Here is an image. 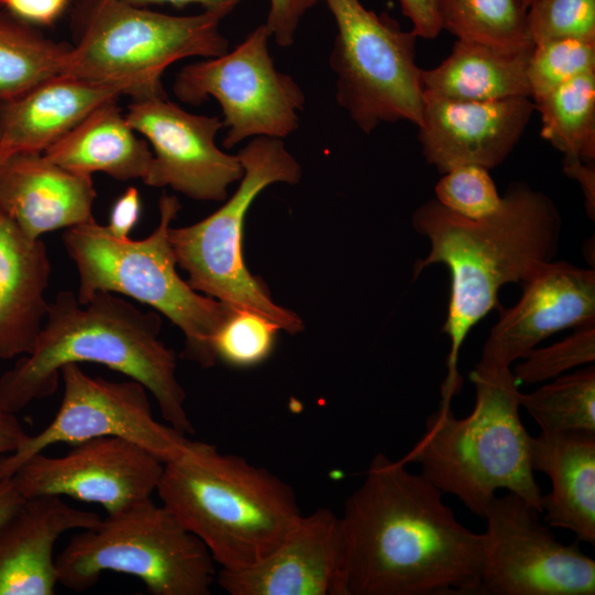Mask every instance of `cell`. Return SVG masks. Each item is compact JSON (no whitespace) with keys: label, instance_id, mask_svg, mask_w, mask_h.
I'll return each instance as SVG.
<instances>
[{"label":"cell","instance_id":"6da1fadb","mask_svg":"<svg viewBox=\"0 0 595 595\" xmlns=\"http://www.w3.org/2000/svg\"><path fill=\"white\" fill-rule=\"evenodd\" d=\"M423 475L383 453L339 517L331 595L477 594L483 536L465 527Z\"/></svg>","mask_w":595,"mask_h":595},{"label":"cell","instance_id":"7a4b0ae2","mask_svg":"<svg viewBox=\"0 0 595 595\" xmlns=\"http://www.w3.org/2000/svg\"><path fill=\"white\" fill-rule=\"evenodd\" d=\"M412 224L430 242V251L416 261L413 275L435 263L444 264L451 275L442 327L451 345L440 403L451 405L462 388L458 358L466 336L498 306V292L505 284H522L553 260L562 220L549 196L524 183H512L488 217H462L433 198L414 212Z\"/></svg>","mask_w":595,"mask_h":595},{"label":"cell","instance_id":"3957f363","mask_svg":"<svg viewBox=\"0 0 595 595\" xmlns=\"http://www.w3.org/2000/svg\"><path fill=\"white\" fill-rule=\"evenodd\" d=\"M161 327L156 312L142 311L116 293L99 291L82 304L72 291H60L32 350L0 377V409L15 414L52 396L65 365L95 363L142 383L169 425L194 433L175 354L160 338Z\"/></svg>","mask_w":595,"mask_h":595},{"label":"cell","instance_id":"277c9868","mask_svg":"<svg viewBox=\"0 0 595 595\" xmlns=\"http://www.w3.org/2000/svg\"><path fill=\"white\" fill-rule=\"evenodd\" d=\"M156 493L224 570L261 561L303 517L285 482L201 441L191 440L181 456L164 463Z\"/></svg>","mask_w":595,"mask_h":595},{"label":"cell","instance_id":"5b68a950","mask_svg":"<svg viewBox=\"0 0 595 595\" xmlns=\"http://www.w3.org/2000/svg\"><path fill=\"white\" fill-rule=\"evenodd\" d=\"M469 378L475 404L464 418L440 405L414 446L399 461L418 464L443 494L484 518L499 489L541 512L542 493L531 466V435L519 415V389L511 368L476 364Z\"/></svg>","mask_w":595,"mask_h":595},{"label":"cell","instance_id":"8992f818","mask_svg":"<svg viewBox=\"0 0 595 595\" xmlns=\"http://www.w3.org/2000/svg\"><path fill=\"white\" fill-rule=\"evenodd\" d=\"M180 209L177 198L164 194L159 224L148 237L119 239L93 217L65 229L63 245L78 272L82 304L104 291L153 307L183 333L182 356L209 368L217 361L214 338L236 309L201 294L180 277L169 238Z\"/></svg>","mask_w":595,"mask_h":595},{"label":"cell","instance_id":"52a82bcc","mask_svg":"<svg viewBox=\"0 0 595 595\" xmlns=\"http://www.w3.org/2000/svg\"><path fill=\"white\" fill-rule=\"evenodd\" d=\"M226 15L217 10L171 15L125 0H77L75 44L63 74L116 87L132 100L166 97L161 78L170 65L228 51L219 30Z\"/></svg>","mask_w":595,"mask_h":595},{"label":"cell","instance_id":"ba28073f","mask_svg":"<svg viewBox=\"0 0 595 595\" xmlns=\"http://www.w3.org/2000/svg\"><path fill=\"white\" fill-rule=\"evenodd\" d=\"M244 175L236 192L204 219L169 231L177 266L197 292L235 309L255 312L280 331H303L300 316L274 303L268 286L250 273L242 256L246 215L256 197L274 183L296 184L302 175L281 139L252 138L238 152Z\"/></svg>","mask_w":595,"mask_h":595},{"label":"cell","instance_id":"9c48e42d","mask_svg":"<svg viewBox=\"0 0 595 595\" xmlns=\"http://www.w3.org/2000/svg\"><path fill=\"white\" fill-rule=\"evenodd\" d=\"M55 562L58 584L74 591L111 571L138 577L153 595H208L217 575L205 544L151 498L83 529Z\"/></svg>","mask_w":595,"mask_h":595},{"label":"cell","instance_id":"30bf717a","mask_svg":"<svg viewBox=\"0 0 595 595\" xmlns=\"http://www.w3.org/2000/svg\"><path fill=\"white\" fill-rule=\"evenodd\" d=\"M337 28L329 56L336 100L365 133L385 122L421 121L423 90L418 36L359 0H321Z\"/></svg>","mask_w":595,"mask_h":595},{"label":"cell","instance_id":"8fae6325","mask_svg":"<svg viewBox=\"0 0 595 595\" xmlns=\"http://www.w3.org/2000/svg\"><path fill=\"white\" fill-rule=\"evenodd\" d=\"M270 36L266 23L260 24L232 51L188 64L174 79L173 91L182 102L217 100L227 149L250 137L282 139L299 128L305 96L290 75L277 69Z\"/></svg>","mask_w":595,"mask_h":595},{"label":"cell","instance_id":"7c38bea8","mask_svg":"<svg viewBox=\"0 0 595 595\" xmlns=\"http://www.w3.org/2000/svg\"><path fill=\"white\" fill-rule=\"evenodd\" d=\"M484 519L477 595L595 594V561L560 542L520 496H495Z\"/></svg>","mask_w":595,"mask_h":595},{"label":"cell","instance_id":"4fadbf2b","mask_svg":"<svg viewBox=\"0 0 595 595\" xmlns=\"http://www.w3.org/2000/svg\"><path fill=\"white\" fill-rule=\"evenodd\" d=\"M63 398L54 419L19 448L0 461V480L10 477L25 461L46 447L95 437H119L147 450L163 463L186 450L190 439L171 425L158 422L148 389L139 381H109L87 375L78 364L61 369Z\"/></svg>","mask_w":595,"mask_h":595},{"label":"cell","instance_id":"5bb4252c","mask_svg":"<svg viewBox=\"0 0 595 595\" xmlns=\"http://www.w3.org/2000/svg\"><path fill=\"white\" fill-rule=\"evenodd\" d=\"M164 463L119 437H95L63 456L37 453L10 477L24 498L68 496L102 506L108 515L151 498Z\"/></svg>","mask_w":595,"mask_h":595},{"label":"cell","instance_id":"9a60e30c","mask_svg":"<svg viewBox=\"0 0 595 595\" xmlns=\"http://www.w3.org/2000/svg\"><path fill=\"white\" fill-rule=\"evenodd\" d=\"M127 121L152 148L142 178L153 187L170 186L195 201H224L244 175L238 154L221 151L216 136L224 128L216 116L185 111L166 97L132 100Z\"/></svg>","mask_w":595,"mask_h":595},{"label":"cell","instance_id":"2e32d148","mask_svg":"<svg viewBox=\"0 0 595 595\" xmlns=\"http://www.w3.org/2000/svg\"><path fill=\"white\" fill-rule=\"evenodd\" d=\"M522 288V295L512 307L500 309L478 364L510 368L551 335L595 325L594 270L550 261Z\"/></svg>","mask_w":595,"mask_h":595},{"label":"cell","instance_id":"e0dca14e","mask_svg":"<svg viewBox=\"0 0 595 595\" xmlns=\"http://www.w3.org/2000/svg\"><path fill=\"white\" fill-rule=\"evenodd\" d=\"M536 110L529 97L454 101L423 95L419 141L426 162L444 174L461 165H500Z\"/></svg>","mask_w":595,"mask_h":595},{"label":"cell","instance_id":"ac0fdd59","mask_svg":"<svg viewBox=\"0 0 595 595\" xmlns=\"http://www.w3.org/2000/svg\"><path fill=\"white\" fill-rule=\"evenodd\" d=\"M339 550V517L328 508L303 516L269 555L240 570L219 569L230 595H331Z\"/></svg>","mask_w":595,"mask_h":595},{"label":"cell","instance_id":"d6986e66","mask_svg":"<svg viewBox=\"0 0 595 595\" xmlns=\"http://www.w3.org/2000/svg\"><path fill=\"white\" fill-rule=\"evenodd\" d=\"M96 196L91 175L72 172L43 152L12 154L0 173V212L32 239L91 219Z\"/></svg>","mask_w":595,"mask_h":595},{"label":"cell","instance_id":"ffe728a7","mask_svg":"<svg viewBox=\"0 0 595 595\" xmlns=\"http://www.w3.org/2000/svg\"><path fill=\"white\" fill-rule=\"evenodd\" d=\"M60 496L25 498L0 524V595H52L58 584L54 545L68 530L100 521Z\"/></svg>","mask_w":595,"mask_h":595},{"label":"cell","instance_id":"44dd1931","mask_svg":"<svg viewBox=\"0 0 595 595\" xmlns=\"http://www.w3.org/2000/svg\"><path fill=\"white\" fill-rule=\"evenodd\" d=\"M116 87L69 75L48 78L0 101V151L44 152L98 107L116 101Z\"/></svg>","mask_w":595,"mask_h":595},{"label":"cell","instance_id":"7402d4cb","mask_svg":"<svg viewBox=\"0 0 595 595\" xmlns=\"http://www.w3.org/2000/svg\"><path fill=\"white\" fill-rule=\"evenodd\" d=\"M52 273L44 241L0 212V359L29 354L44 324Z\"/></svg>","mask_w":595,"mask_h":595},{"label":"cell","instance_id":"603a6c76","mask_svg":"<svg viewBox=\"0 0 595 595\" xmlns=\"http://www.w3.org/2000/svg\"><path fill=\"white\" fill-rule=\"evenodd\" d=\"M530 458L533 472L551 480L541 499L543 521L594 545L595 433L540 432L531 437Z\"/></svg>","mask_w":595,"mask_h":595},{"label":"cell","instance_id":"cb8c5ba5","mask_svg":"<svg viewBox=\"0 0 595 595\" xmlns=\"http://www.w3.org/2000/svg\"><path fill=\"white\" fill-rule=\"evenodd\" d=\"M532 48L457 40L437 66L421 71L423 95L454 101L531 98L527 71Z\"/></svg>","mask_w":595,"mask_h":595},{"label":"cell","instance_id":"d4e9b609","mask_svg":"<svg viewBox=\"0 0 595 595\" xmlns=\"http://www.w3.org/2000/svg\"><path fill=\"white\" fill-rule=\"evenodd\" d=\"M139 136L116 100L95 109L43 153L75 173L93 176L101 172L118 181L142 180L152 151Z\"/></svg>","mask_w":595,"mask_h":595},{"label":"cell","instance_id":"484cf974","mask_svg":"<svg viewBox=\"0 0 595 595\" xmlns=\"http://www.w3.org/2000/svg\"><path fill=\"white\" fill-rule=\"evenodd\" d=\"M69 47L0 12V101L63 74Z\"/></svg>","mask_w":595,"mask_h":595},{"label":"cell","instance_id":"4316f807","mask_svg":"<svg viewBox=\"0 0 595 595\" xmlns=\"http://www.w3.org/2000/svg\"><path fill=\"white\" fill-rule=\"evenodd\" d=\"M541 136L564 155L595 159V71L581 75L533 101Z\"/></svg>","mask_w":595,"mask_h":595},{"label":"cell","instance_id":"83f0119b","mask_svg":"<svg viewBox=\"0 0 595 595\" xmlns=\"http://www.w3.org/2000/svg\"><path fill=\"white\" fill-rule=\"evenodd\" d=\"M442 30L457 40L507 50L533 46L520 0H435Z\"/></svg>","mask_w":595,"mask_h":595},{"label":"cell","instance_id":"f1b7e54d","mask_svg":"<svg viewBox=\"0 0 595 595\" xmlns=\"http://www.w3.org/2000/svg\"><path fill=\"white\" fill-rule=\"evenodd\" d=\"M519 404L541 432L595 433V367L587 366L519 393Z\"/></svg>","mask_w":595,"mask_h":595},{"label":"cell","instance_id":"f546056e","mask_svg":"<svg viewBox=\"0 0 595 595\" xmlns=\"http://www.w3.org/2000/svg\"><path fill=\"white\" fill-rule=\"evenodd\" d=\"M594 71L595 42L562 39L534 44L527 71L531 99Z\"/></svg>","mask_w":595,"mask_h":595},{"label":"cell","instance_id":"4dcf8cb0","mask_svg":"<svg viewBox=\"0 0 595 595\" xmlns=\"http://www.w3.org/2000/svg\"><path fill=\"white\" fill-rule=\"evenodd\" d=\"M280 328L248 310L236 309L214 338L216 359L234 367H251L271 354Z\"/></svg>","mask_w":595,"mask_h":595},{"label":"cell","instance_id":"1f68e13d","mask_svg":"<svg viewBox=\"0 0 595 595\" xmlns=\"http://www.w3.org/2000/svg\"><path fill=\"white\" fill-rule=\"evenodd\" d=\"M527 23L533 45L562 39L595 42V0H532Z\"/></svg>","mask_w":595,"mask_h":595},{"label":"cell","instance_id":"d6a6232c","mask_svg":"<svg viewBox=\"0 0 595 595\" xmlns=\"http://www.w3.org/2000/svg\"><path fill=\"white\" fill-rule=\"evenodd\" d=\"M435 199L474 220L494 214L502 202L488 170L479 165H461L444 173L435 185Z\"/></svg>","mask_w":595,"mask_h":595},{"label":"cell","instance_id":"836d02e7","mask_svg":"<svg viewBox=\"0 0 595 595\" xmlns=\"http://www.w3.org/2000/svg\"><path fill=\"white\" fill-rule=\"evenodd\" d=\"M594 361L595 325H587L576 328L561 342L534 348L515 367L512 374L518 382L538 383Z\"/></svg>","mask_w":595,"mask_h":595},{"label":"cell","instance_id":"e575fe53","mask_svg":"<svg viewBox=\"0 0 595 595\" xmlns=\"http://www.w3.org/2000/svg\"><path fill=\"white\" fill-rule=\"evenodd\" d=\"M320 1L270 0L266 25L275 43L282 47L292 45L302 17Z\"/></svg>","mask_w":595,"mask_h":595},{"label":"cell","instance_id":"d590c367","mask_svg":"<svg viewBox=\"0 0 595 595\" xmlns=\"http://www.w3.org/2000/svg\"><path fill=\"white\" fill-rule=\"evenodd\" d=\"M71 0H0L4 12L32 25H50L65 11Z\"/></svg>","mask_w":595,"mask_h":595},{"label":"cell","instance_id":"8d00e7d4","mask_svg":"<svg viewBox=\"0 0 595 595\" xmlns=\"http://www.w3.org/2000/svg\"><path fill=\"white\" fill-rule=\"evenodd\" d=\"M141 215V197L137 187L129 186L113 203L108 230L119 239L130 238Z\"/></svg>","mask_w":595,"mask_h":595},{"label":"cell","instance_id":"74e56055","mask_svg":"<svg viewBox=\"0 0 595 595\" xmlns=\"http://www.w3.org/2000/svg\"><path fill=\"white\" fill-rule=\"evenodd\" d=\"M402 14L412 24V32L425 40L435 39L442 31L435 0H399Z\"/></svg>","mask_w":595,"mask_h":595},{"label":"cell","instance_id":"f35d334b","mask_svg":"<svg viewBox=\"0 0 595 595\" xmlns=\"http://www.w3.org/2000/svg\"><path fill=\"white\" fill-rule=\"evenodd\" d=\"M563 172L575 180L583 192L588 216L595 215V166L594 162L584 161L577 156L564 155Z\"/></svg>","mask_w":595,"mask_h":595},{"label":"cell","instance_id":"ab89813d","mask_svg":"<svg viewBox=\"0 0 595 595\" xmlns=\"http://www.w3.org/2000/svg\"><path fill=\"white\" fill-rule=\"evenodd\" d=\"M26 436L15 414L0 409V461L14 453Z\"/></svg>","mask_w":595,"mask_h":595},{"label":"cell","instance_id":"60d3db41","mask_svg":"<svg viewBox=\"0 0 595 595\" xmlns=\"http://www.w3.org/2000/svg\"><path fill=\"white\" fill-rule=\"evenodd\" d=\"M137 7H143L149 4H171L176 8H183L188 4H199L204 10H217L229 14L240 0H125Z\"/></svg>","mask_w":595,"mask_h":595},{"label":"cell","instance_id":"b9f144b4","mask_svg":"<svg viewBox=\"0 0 595 595\" xmlns=\"http://www.w3.org/2000/svg\"><path fill=\"white\" fill-rule=\"evenodd\" d=\"M25 498L19 493L11 477L0 480V524L22 505Z\"/></svg>","mask_w":595,"mask_h":595},{"label":"cell","instance_id":"7bdbcfd3","mask_svg":"<svg viewBox=\"0 0 595 595\" xmlns=\"http://www.w3.org/2000/svg\"><path fill=\"white\" fill-rule=\"evenodd\" d=\"M9 158H10L9 155H7L6 153H3V152L0 151V173H1V171H2V169H3V166H4L6 162H7V160H8Z\"/></svg>","mask_w":595,"mask_h":595},{"label":"cell","instance_id":"ee69618b","mask_svg":"<svg viewBox=\"0 0 595 595\" xmlns=\"http://www.w3.org/2000/svg\"><path fill=\"white\" fill-rule=\"evenodd\" d=\"M520 1L526 8H528V6L531 3L532 0H520Z\"/></svg>","mask_w":595,"mask_h":595}]
</instances>
